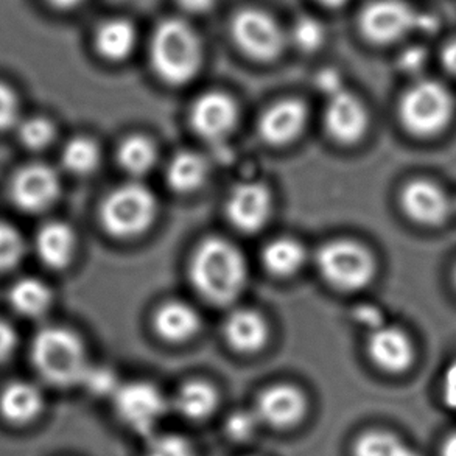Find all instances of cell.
Listing matches in <instances>:
<instances>
[{"label": "cell", "instance_id": "1", "mask_svg": "<svg viewBox=\"0 0 456 456\" xmlns=\"http://www.w3.org/2000/svg\"><path fill=\"white\" fill-rule=\"evenodd\" d=\"M247 276L240 249L220 237L206 239L191 256V284L209 303H232L247 284Z\"/></svg>", "mask_w": 456, "mask_h": 456}, {"label": "cell", "instance_id": "32", "mask_svg": "<svg viewBox=\"0 0 456 456\" xmlns=\"http://www.w3.org/2000/svg\"><path fill=\"white\" fill-rule=\"evenodd\" d=\"M291 41L303 52H316L326 41V30L314 18H299L291 28Z\"/></svg>", "mask_w": 456, "mask_h": 456}, {"label": "cell", "instance_id": "4", "mask_svg": "<svg viewBox=\"0 0 456 456\" xmlns=\"http://www.w3.org/2000/svg\"><path fill=\"white\" fill-rule=\"evenodd\" d=\"M452 118L453 97L441 83L419 81L402 95L399 118L413 136H436L447 128Z\"/></svg>", "mask_w": 456, "mask_h": 456}, {"label": "cell", "instance_id": "19", "mask_svg": "<svg viewBox=\"0 0 456 456\" xmlns=\"http://www.w3.org/2000/svg\"><path fill=\"white\" fill-rule=\"evenodd\" d=\"M44 410V395L33 383L12 382L0 393V416L12 426H27L39 418Z\"/></svg>", "mask_w": 456, "mask_h": 456}, {"label": "cell", "instance_id": "23", "mask_svg": "<svg viewBox=\"0 0 456 456\" xmlns=\"http://www.w3.org/2000/svg\"><path fill=\"white\" fill-rule=\"evenodd\" d=\"M136 43V28L126 19H111L100 25L95 33L97 52L110 61L126 60L133 53Z\"/></svg>", "mask_w": 456, "mask_h": 456}, {"label": "cell", "instance_id": "34", "mask_svg": "<svg viewBox=\"0 0 456 456\" xmlns=\"http://www.w3.org/2000/svg\"><path fill=\"white\" fill-rule=\"evenodd\" d=\"M259 424L257 414L241 410L229 416L224 424V432L228 435V438L235 443H245L253 438L259 428Z\"/></svg>", "mask_w": 456, "mask_h": 456}, {"label": "cell", "instance_id": "40", "mask_svg": "<svg viewBox=\"0 0 456 456\" xmlns=\"http://www.w3.org/2000/svg\"><path fill=\"white\" fill-rule=\"evenodd\" d=\"M424 60H426L424 50H407L401 58L402 68L408 69V70H416V69H419L424 64Z\"/></svg>", "mask_w": 456, "mask_h": 456}, {"label": "cell", "instance_id": "46", "mask_svg": "<svg viewBox=\"0 0 456 456\" xmlns=\"http://www.w3.org/2000/svg\"><path fill=\"white\" fill-rule=\"evenodd\" d=\"M453 282H455V285H456V266H455V272H453Z\"/></svg>", "mask_w": 456, "mask_h": 456}, {"label": "cell", "instance_id": "22", "mask_svg": "<svg viewBox=\"0 0 456 456\" xmlns=\"http://www.w3.org/2000/svg\"><path fill=\"white\" fill-rule=\"evenodd\" d=\"M154 329L167 341L181 343L200 330V316L191 305L172 301L156 312Z\"/></svg>", "mask_w": 456, "mask_h": 456}, {"label": "cell", "instance_id": "38", "mask_svg": "<svg viewBox=\"0 0 456 456\" xmlns=\"http://www.w3.org/2000/svg\"><path fill=\"white\" fill-rule=\"evenodd\" d=\"M441 397L445 407L456 411V360L445 370L443 383H441Z\"/></svg>", "mask_w": 456, "mask_h": 456}, {"label": "cell", "instance_id": "37", "mask_svg": "<svg viewBox=\"0 0 456 456\" xmlns=\"http://www.w3.org/2000/svg\"><path fill=\"white\" fill-rule=\"evenodd\" d=\"M16 329L5 320H0V364L6 363L18 349Z\"/></svg>", "mask_w": 456, "mask_h": 456}, {"label": "cell", "instance_id": "42", "mask_svg": "<svg viewBox=\"0 0 456 456\" xmlns=\"http://www.w3.org/2000/svg\"><path fill=\"white\" fill-rule=\"evenodd\" d=\"M443 62L451 74L456 75V41L445 47L443 52Z\"/></svg>", "mask_w": 456, "mask_h": 456}, {"label": "cell", "instance_id": "26", "mask_svg": "<svg viewBox=\"0 0 456 456\" xmlns=\"http://www.w3.org/2000/svg\"><path fill=\"white\" fill-rule=\"evenodd\" d=\"M208 178V162L193 151L178 153L167 168V183L173 191L187 193L197 191Z\"/></svg>", "mask_w": 456, "mask_h": 456}, {"label": "cell", "instance_id": "28", "mask_svg": "<svg viewBox=\"0 0 456 456\" xmlns=\"http://www.w3.org/2000/svg\"><path fill=\"white\" fill-rule=\"evenodd\" d=\"M118 164L125 172L142 176L154 167L158 153L147 137L133 136L125 139L118 153Z\"/></svg>", "mask_w": 456, "mask_h": 456}, {"label": "cell", "instance_id": "39", "mask_svg": "<svg viewBox=\"0 0 456 456\" xmlns=\"http://www.w3.org/2000/svg\"><path fill=\"white\" fill-rule=\"evenodd\" d=\"M316 87L320 89L321 93L327 95L329 99L333 97L335 94L343 91V83H341V77H339L337 70L332 69H326L320 74L316 75Z\"/></svg>", "mask_w": 456, "mask_h": 456}, {"label": "cell", "instance_id": "8", "mask_svg": "<svg viewBox=\"0 0 456 456\" xmlns=\"http://www.w3.org/2000/svg\"><path fill=\"white\" fill-rule=\"evenodd\" d=\"M112 397L120 420L142 436L151 435L166 414V399L151 383L120 385Z\"/></svg>", "mask_w": 456, "mask_h": 456}, {"label": "cell", "instance_id": "43", "mask_svg": "<svg viewBox=\"0 0 456 456\" xmlns=\"http://www.w3.org/2000/svg\"><path fill=\"white\" fill-rule=\"evenodd\" d=\"M441 456H456V432L451 433L441 444Z\"/></svg>", "mask_w": 456, "mask_h": 456}, {"label": "cell", "instance_id": "29", "mask_svg": "<svg viewBox=\"0 0 456 456\" xmlns=\"http://www.w3.org/2000/svg\"><path fill=\"white\" fill-rule=\"evenodd\" d=\"M61 162L68 172L74 175H89L99 167V145L87 137H74L64 145Z\"/></svg>", "mask_w": 456, "mask_h": 456}, {"label": "cell", "instance_id": "27", "mask_svg": "<svg viewBox=\"0 0 456 456\" xmlns=\"http://www.w3.org/2000/svg\"><path fill=\"white\" fill-rule=\"evenodd\" d=\"M352 456H422L401 436L387 430H368L358 436Z\"/></svg>", "mask_w": 456, "mask_h": 456}, {"label": "cell", "instance_id": "20", "mask_svg": "<svg viewBox=\"0 0 456 456\" xmlns=\"http://www.w3.org/2000/svg\"><path fill=\"white\" fill-rule=\"evenodd\" d=\"M224 335L235 351L253 354L266 345L268 326L257 312L237 310L226 321Z\"/></svg>", "mask_w": 456, "mask_h": 456}, {"label": "cell", "instance_id": "44", "mask_svg": "<svg viewBox=\"0 0 456 456\" xmlns=\"http://www.w3.org/2000/svg\"><path fill=\"white\" fill-rule=\"evenodd\" d=\"M45 2L56 10H74L77 6L81 5L85 0H45Z\"/></svg>", "mask_w": 456, "mask_h": 456}, {"label": "cell", "instance_id": "41", "mask_svg": "<svg viewBox=\"0 0 456 456\" xmlns=\"http://www.w3.org/2000/svg\"><path fill=\"white\" fill-rule=\"evenodd\" d=\"M178 4L185 12H206L216 5V0H178Z\"/></svg>", "mask_w": 456, "mask_h": 456}, {"label": "cell", "instance_id": "3", "mask_svg": "<svg viewBox=\"0 0 456 456\" xmlns=\"http://www.w3.org/2000/svg\"><path fill=\"white\" fill-rule=\"evenodd\" d=\"M150 56L154 72L168 85L191 81L203 61L197 31L179 19H167L154 30Z\"/></svg>", "mask_w": 456, "mask_h": 456}, {"label": "cell", "instance_id": "9", "mask_svg": "<svg viewBox=\"0 0 456 456\" xmlns=\"http://www.w3.org/2000/svg\"><path fill=\"white\" fill-rule=\"evenodd\" d=\"M231 31L241 52L257 61H272L284 49V33L268 12L260 10L237 12Z\"/></svg>", "mask_w": 456, "mask_h": 456}, {"label": "cell", "instance_id": "30", "mask_svg": "<svg viewBox=\"0 0 456 456\" xmlns=\"http://www.w3.org/2000/svg\"><path fill=\"white\" fill-rule=\"evenodd\" d=\"M16 131H18L19 142L22 143L25 149L33 150V151L47 149L56 137L55 125L43 116L22 118Z\"/></svg>", "mask_w": 456, "mask_h": 456}, {"label": "cell", "instance_id": "2", "mask_svg": "<svg viewBox=\"0 0 456 456\" xmlns=\"http://www.w3.org/2000/svg\"><path fill=\"white\" fill-rule=\"evenodd\" d=\"M30 355L37 374L56 388L81 385L89 370L83 341L66 327L41 329L31 341Z\"/></svg>", "mask_w": 456, "mask_h": 456}, {"label": "cell", "instance_id": "17", "mask_svg": "<svg viewBox=\"0 0 456 456\" xmlns=\"http://www.w3.org/2000/svg\"><path fill=\"white\" fill-rule=\"evenodd\" d=\"M307 124V108L299 100H282L260 118L259 131L266 142L285 145L297 139Z\"/></svg>", "mask_w": 456, "mask_h": 456}, {"label": "cell", "instance_id": "5", "mask_svg": "<svg viewBox=\"0 0 456 456\" xmlns=\"http://www.w3.org/2000/svg\"><path fill=\"white\" fill-rule=\"evenodd\" d=\"M316 264L322 278L339 290H362L376 278V259L358 241H329L318 251Z\"/></svg>", "mask_w": 456, "mask_h": 456}, {"label": "cell", "instance_id": "11", "mask_svg": "<svg viewBox=\"0 0 456 456\" xmlns=\"http://www.w3.org/2000/svg\"><path fill=\"white\" fill-rule=\"evenodd\" d=\"M273 198L265 185L248 183L231 191L226 203L229 222L241 232H257L270 220Z\"/></svg>", "mask_w": 456, "mask_h": 456}, {"label": "cell", "instance_id": "16", "mask_svg": "<svg viewBox=\"0 0 456 456\" xmlns=\"http://www.w3.org/2000/svg\"><path fill=\"white\" fill-rule=\"evenodd\" d=\"M368 124V111L355 95L343 89L329 99L326 128L335 141L341 143L357 142L364 136Z\"/></svg>", "mask_w": 456, "mask_h": 456}, {"label": "cell", "instance_id": "13", "mask_svg": "<svg viewBox=\"0 0 456 456\" xmlns=\"http://www.w3.org/2000/svg\"><path fill=\"white\" fill-rule=\"evenodd\" d=\"M405 216L424 226H438L451 214V201L445 191L427 179L410 181L401 193Z\"/></svg>", "mask_w": 456, "mask_h": 456}, {"label": "cell", "instance_id": "45", "mask_svg": "<svg viewBox=\"0 0 456 456\" xmlns=\"http://www.w3.org/2000/svg\"><path fill=\"white\" fill-rule=\"evenodd\" d=\"M314 2L320 4L321 6H324V8L335 10V8H341V6L345 5L347 0H314Z\"/></svg>", "mask_w": 456, "mask_h": 456}, {"label": "cell", "instance_id": "14", "mask_svg": "<svg viewBox=\"0 0 456 456\" xmlns=\"http://www.w3.org/2000/svg\"><path fill=\"white\" fill-rule=\"evenodd\" d=\"M307 413L303 391L291 385H274L259 395L256 414L262 424L285 430L297 426Z\"/></svg>", "mask_w": 456, "mask_h": 456}, {"label": "cell", "instance_id": "25", "mask_svg": "<svg viewBox=\"0 0 456 456\" xmlns=\"http://www.w3.org/2000/svg\"><path fill=\"white\" fill-rule=\"evenodd\" d=\"M262 259L268 272L281 278H287L297 274L303 268L305 249L295 239L281 237L266 245Z\"/></svg>", "mask_w": 456, "mask_h": 456}, {"label": "cell", "instance_id": "31", "mask_svg": "<svg viewBox=\"0 0 456 456\" xmlns=\"http://www.w3.org/2000/svg\"><path fill=\"white\" fill-rule=\"evenodd\" d=\"M25 253L27 247L19 229L0 220V274L14 272L22 264Z\"/></svg>", "mask_w": 456, "mask_h": 456}, {"label": "cell", "instance_id": "12", "mask_svg": "<svg viewBox=\"0 0 456 456\" xmlns=\"http://www.w3.org/2000/svg\"><path fill=\"white\" fill-rule=\"evenodd\" d=\"M239 110L234 100L223 93H208L198 97L191 110V128L208 141H222L237 124Z\"/></svg>", "mask_w": 456, "mask_h": 456}, {"label": "cell", "instance_id": "6", "mask_svg": "<svg viewBox=\"0 0 456 456\" xmlns=\"http://www.w3.org/2000/svg\"><path fill=\"white\" fill-rule=\"evenodd\" d=\"M158 210L153 193L139 184H126L112 191L102 204L103 228L118 239L143 234L151 226Z\"/></svg>", "mask_w": 456, "mask_h": 456}, {"label": "cell", "instance_id": "18", "mask_svg": "<svg viewBox=\"0 0 456 456\" xmlns=\"http://www.w3.org/2000/svg\"><path fill=\"white\" fill-rule=\"evenodd\" d=\"M35 251L50 270H64L74 260L77 235L74 229L62 222L43 224L35 237Z\"/></svg>", "mask_w": 456, "mask_h": 456}, {"label": "cell", "instance_id": "10", "mask_svg": "<svg viewBox=\"0 0 456 456\" xmlns=\"http://www.w3.org/2000/svg\"><path fill=\"white\" fill-rule=\"evenodd\" d=\"M420 14L401 0H376L360 14V30L374 44L395 43L408 31L418 28Z\"/></svg>", "mask_w": 456, "mask_h": 456}, {"label": "cell", "instance_id": "24", "mask_svg": "<svg viewBox=\"0 0 456 456\" xmlns=\"http://www.w3.org/2000/svg\"><path fill=\"white\" fill-rule=\"evenodd\" d=\"M175 407L184 419L200 422L214 414L218 407V395L209 383L193 380L179 389Z\"/></svg>", "mask_w": 456, "mask_h": 456}, {"label": "cell", "instance_id": "36", "mask_svg": "<svg viewBox=\"0 0 456 456\" xmlns=\"http://www.w3.org/2000/svg\"><path fill=\"white\" fill-rule=\"evenodd\" d=\"M81 385H85L87 391H91L95 395H114L120 387L116 374L111 370L94 368V366H89Z\"/></svg>", "mask_w": 456, "mask_h": 456}, {"label": "cell", "instance_id": "21", "mask_svg": "<svg viewBox=\"0 0 456 456\" xmlns=\"http://www.w3.org/2000/svg\"><path fill=\"white\" fill-rule=\"evenodd\" d=\"M8 304L20 316L37 320L52 308L53 293L41 279L20 278L8 290Z\"/></svg>", "mask_w": 456, "mask_h": 456}, {"label": "cell", "instance_id": "7", "mask_svg": "<svg viewBox=\"0 0 456 456\" xmlns=\"http://www.w3.org/2000/svg\"><path fill=\"white\" fill-rule=\"evenodd\" d=\"M12 203L25 214L37 216L49 210L61 195V181L52 167L35 162L20 167L10 181Z\"/></svg>", "mask_w": 456, "mask_h": 456}, {"label": "cell", "instance_id": "33", "mask_svg": "<svg viewBox=\"0 0 456 456\" xmlns=\"http://www.w3.org/2000/svg\"><path fill=\"white\" fill-rule=\"evenodd\" d=\"M22 120V106L14 87L0 80V133L16 130Z\"/></svg>", "mask_w": 456, "mask_h": 456}, {"label": "cell", "instance_id": "35", "mask_svg": "<svg viewBox=\"0 0 456 456\" xmlns=\"http://www.w3.org/2000/svg\"><path fill=\"white\" fill-rule=\"evenodd\" d=\"M145 456H195L191 443L178 435H162L150 443Z\"/></svg>", "mask_w": 456, "mask_h": 456}, {"label": "cell", "instance_id": "15", "mask_svg": "<svg viewBox=\"0 0 456 456\" xmlns=\"http://www.w3.org/2000/svg\"><path fill=\"white\" fill-rule=\"evenodd\" d=\"M368 355L377 368L402 374L411 368L416 351L407 333L395 326H377L368 339Z\"/></svg>", "mask_w": 456, "mask_h": 456}]
</instances>
